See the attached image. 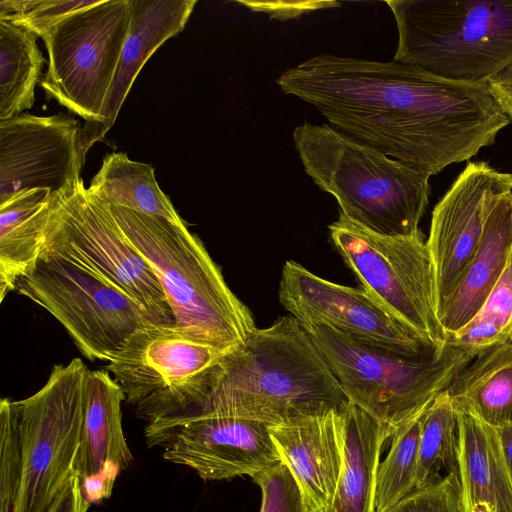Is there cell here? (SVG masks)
Masks as SVG:
<instances>
[{"instance_id": "5b68a950", "label": "cell", "mask_w": 512, "mask_h": 512, "mask_svg": "<svg viewBox=\"0 0 512 512\" xmlns=\"http://www.w3.org/2000/svg\"><path fill=\"white\" fill-rule=\"evenodd\" d=\"M395 61L484 84L512 67V0H388Z\"/></svg>"}, {"instance_id": "603a6c76", "label": "cell", "mask_w": 512, "mask_h": 512, "mask_svg": "<svg viewBox=\"0 0 512 512\" xmlns=\"http://www.w3.org/2000/svg\"><path fill=\"white\" fill-rule=\"evenodd\" d=\"M444 392L460 412L494 428L512 425V336L479 351Z\"/></svg>"}, {"instance_id": "52a82bcc", "label": "cell", "mask_w": 512, "mask_h": 512, "mask_svg": "<svg viewBox=\"0 0 512 512\" xmlns=\"http://www.w3.org/2000/svg\"><path fill=\"white\" fill-rule=\"evenodd\" d=\"M42 252L121 289L147 310L156 325L174 327L173 312L155 272L82 178L56 194Z\"/></svg>"}, {"instance_id": "74e56055", "label": "cell", "mask_w": 512, "mask_h": 512, "mask_svg": "<svg viewBox=\"0 0 512 512\" xmlns=\"http://www.w3.org/2000/svg\"><path fill=\"white\" fill-rule=\"evenodd\" d=\"M502 451L512 476V425L496 428Z\"/></svg>"}, {"instance_id": "4316f807", "label": "cell", "mask_w": 512, "mask_h": 512, "mask_svg": "<svg viewBox=\"0 0 512 512\" xmlns=\"http://www.w3.org/2000/svg\"><path fill=\"white\" fill-rule=\"evenodd\" d=\"M458 411L445 392L422 415L415 489L457 475Z\"/></svg>"}, {"instance_id": "d4e9b609", "label": "cell", "mask_w": 512, "mask_h": 512, "mask_svg": "<svg viewBox=\"0 0 512 512\" xmlns=\"http://www.w3.org/2000/svg\"><path fill=\"white\" fill-rule=\"evenodd\" d=\"M88 190L105 204L186 225L168 196L160 189L154 168L131 160L126 153L107 154Z\"/></svg>"}, {"instance_id": "d6986e66", "label": "cell", "mask_w": 512, "mask_h": 512, "mask_svg": "<svg viewBox=\"0 0 512 512\" xmlns=\"http://www.w3.org/2000/svg\"><path fill=\"white\" fill-rule=\"evenodd\" d=\"M458 432L459 511L512 512V476L497 429L458 411Z\"/></svg>"}, {"instance_id": "ffe728a7", "label": "cell", "mask_w": 512, "mask_h": 512, "mask_svg": "<svg viewBox=\"0 0 512 512\" xmlns=\"http://www.w3.org/2000/svg\"><path fill=\"white\" fill-rule=\"evenodd\" d=\"M511 253L512 191L502 195L494 204L479 246L461 281L438 310L446 338L473 319L503 273Z\"/></svg>"}, {"instance_id": "9c48e42d", "label": "cell", "mask_w": 512, "mask_h": 512, "mask_svg": "<svg viewBox=\"0 0 512 512\" xmlns=\"http://www.w3.org/2000/svg\"><path fill=\"white\" fill-rule=\"evenodd\" d=\"M328 228L361 288L425 343L442 348L446 337L438 319L433 265L423 233L384 236L341 213Z\"/></svg>"}, {"instance_id": "836d02e7", "label": "cell", "mask_w": 512, "mask_h": 512, "mask_svg": "<svg viewBox=\"0 0 512 512\" xmlns=\"http://www.w3.org/2000/svg\"><path fill=\"white\" fill-rule=\"evenodd\" d=\"M239 3L248 6L257 11L269 13L272 18L287 19L301 15L315 9L339 6L338 2H252L239 1Z\"/></svg>"}, {"instance_id": "5bb4252c", "label": "cell", "mask_w": 512, "mask_h": 512, "mask_svg": "<svg viewBox=\"0 0 512 512\" xmlns=\"http://www.w3.org/2000/svg\"><path fill=\"white\" fill-rule=\"evenodd\" d=\"M279 301L299 322L322 324L399 354L417 356L439 350L425 343L364 289L326 280L292 260L282 269Z\"/></svg>"}, {"instance_id": "d6a6232c", "label": "cell", "mask_w": 512, "mask_h": 512, "mask_svg": "<svg viewBox=\"0 0 512 512\" xmlns=\"http://www.w3.org/2000/svg\"><path fill=\"white\" fill-rule=\"evenodd\" d=\"M386 512H460L457 496V475L415 489Z\"/></svg>"}, {"instance_id": "ac0fdd59", "label": "cell", "mask_w": 512, "mask_h": 512, "mask_svg": "<svg viewBox=\"0 0 512 512\" xmlns=\"http://www.w3.org/2000/svg\"><path fill=\"white\" fill-rule=\"evenodd\" d=\"M196 0H129L131 23L100 118L85 122L78 137L83 167L88 150L112 128L141 68L168 39L185 27Z\"/></svg>"}, {"instance_id": "2e32d148", "label": "cell", "mask_w": 512, "mask_h": 512, "mask_svg": "<svg viewBox=\"0 0 512 512\" xmlns=\"http://www.w3.org/2000/svg\"><path fill=\"white\" fill-rule=\"evenodd\" d=\"M79 131L63 113L0 120V205L28 189L59 194L80 179Z\"/></svg>"}, {"instance_id": "7402d4cb", "label": "cell", "mask_w": 512, "mask_h": 512, "mask_svg": "<svg viewBox=\"0 0 512 512\" xmlns=\"http://www.w3.org/2000/svg\"><path fill=\"white\" fill-rule=\"evenodd\" d=\"M343 414V464L336 492L325 512H376L374 501L380 456L393 433L350 402Z\"/></svg>"}, {"instance_id": "4fadbf2b", "label": "cell", "mask_w": 512, "mask_h": 512, "mask_svg": "<svg viewBox=\"0 0 512 512\" xmlns=\"http://www.w3.org/2000/svg\"><path fill=\"white\" fill-rule=\"evenodd\" d=\"M149 447L162 446L163 458L192 469L208 481L252 476L279 462L268 425L230 416L199 414L148 423Z\"/></svg>"}, {"instance_id": "cb8c5ba5", "label": "cell", "mask_w": 512, "mask_h": 512, "mask_svg": "<svg viewBox=\"0 0 512 512\" xmlns=\"http://www.w3.org/2000/svg\"><path fill=\"white\" fill-rule=\"evenodd\" d=\"M55 196L28 189L0 205V302L39 259Z\"/></svg>"}, {"instance_id": "7a4b0ae2", "label": "cell", "mask_w": 512, "mask_h": 512, "mask_svg": "<svg viewBox=\"0 0 512 512\" xmlns=\"http://www.w3.org/2000/svg\"><path fill=\"white\" fill-rule=\"evenodd\" d=\"M348 403L308 332L288 315L256 328L242 345L220 358L194 415L237 417L269 426L342 411Z\"/></svg>"}, {"instance_id": "4dcf8cb0", "label": "cell", "mask_w": 512, "mask_h": 512, "mask_svg": "<svg viewBox=\"0 0 512 512\" xmlns=\"http://www.w3.org/2000/svg\"><path fill=\"white\" fill-rule=\"evenodd\" d=\"M22 472L21 450L12 400L0 402V512H14Z\"/></svg>"}, {"instance_id": "e575fe53", "label": "cell", "mask_w": 512, "mask_h": 512, "mask_svg": "<svg viewBox=\"0 0 512 512\" xmlns=\"http://www.w3.org/2000/svg\"><path fill=\"white\" fill-rule=\"evenodd\" d=\"M90 504L83 495L81 480L75 470L46 512H87Z\"/></svg>"}, {"instance_id": "44dd1931", "label": "cell", "mask_w": 512, "mask_h": 512, "mask_svg": "<svg viewBox=\"0 0 512 512\" xmlns=\"http://www.w3.org/2000/svg\"><path fill=\"white\" fill-rule=\"evenodd\" d=\"M124 394L108 371L87 370L83 395V427L75 470L81 480L106 468L127 470L133 456L124 436Z\"/></svg>"}, {"instance_id": "f1b7e54d", "label": "cell", "mask_w": 512, "mask_h": 512, "mask_svg": "<svg viewBox=\"0 0 512 512\" xmlns=\"http://www.w3.org/2000/svg\"><path fill=\"white\" fill-rule=\"evenodd\" d=\"M512 336V253L497 283L473 319L445 343L472 351L502 343Z\"/></svg>"}, {"instance_id": "83f0119b", "label": "cell", "mask_w": 512, "mask_h": 512, "mask_svg": "<svg viewBox=\"0 0 512 512\" xmlns=\"http://www.w3.org/2000/svg\"><path fill=\"white\" fill-rule=\"evenodd\" d=\"M423 413L399 428L390 439L389 452L377 471L376 512L388 511L415 490Z\"/></svg>"}, {"instance_id": "6da1fadb", "label": "cell", "mask_w": 512, "mask_h": 512, "mask_svg": "<svg viewBox=\"0 0 512 512\" xmlns=\"http://www.w3.org/2000/svg\"><path fill=\"white\" fill-rule=\"evenodd\" d=\"M276 83L335 129L429 176L470 160L510 123L488 85L395 60L324 53L284 70Z\"/></svg>"}, {"instance_id": "8d00e7d4", "label": "cell", "mask_w": 512, "mask_h": 512, "mask_svg": "<svg viewBox=\"0 0 512 512\" xmlns=\"http://www.w3.org/2000/svg\"><path fill=\"white\" fill-rule=\"evenodd\" d=\"M488 87L512 122V67L493 78Z\"/></svg>"}, {"instance_id": "e0dca14e", "label": "cell", "mask_w": 512, "mask_h": 512, "mask_svg": "<svg viewBox=\"0 0 512 512\" xmlns=\"http://www.w3.org/2000/svg\"><path fill=\"white\" fill-rule=\"evenodd\" d=\"M343 411L268 426L281 462L294 476L312 512H325L336 492L344 453Z\"/></svg>"}, {"instance_id": "d590c367", "label": "cell", "mask_w": 512, "mask_h": 512, "mask_svg": "<svg viewBox=\"0 0 512 512\" xmlns=\"http://www.w3.org/2000/svg\"><path fill=\"white\" fill-rule=\"evenodd\" d=\"M121 470L117 467L106 468L96 475L81 480L84 497L90 502H99L108 498L113 490L117 476Z\"/></svg>"}, {"instance_id": "1f68e13d", "label": "cell", "mask_w": 512, "mask_h": 512, "mask_svg": "<svg viewBox=\"0 0 512 512\" xmlns=\"http://www.w3.org/2000/svg\"><path fill=\"white\" fill-rule=\"evenodd\" d=\"M251 478L261 490L260 512H312L294 476L282 462Z\"/></svg>"}, {"instance_id": "484cf974", "label": "cell", "mask_w": 512, "mask_h": 512, "mask_svg": "<svg viewBox=\"0 0 512 512\" xmlns=\"http://www.w3.org/2000/svg\"><path fill=\"white\" fill-rule=\"evenodd\" d=\"M37 38L25 27L0 20V120L22 114L34 104L45 63Z\"/></svg>"}, {"instance_id": "277c9868", "label": "cell", "mask_w": 512, "mask_h": 512, "mask_svg": "<svg viewBox=\"0 0 512 512\" xmlns=\"http://www.w3.org/2000/svg\"><path fill=\"white\" fill-rule=\"evenodd\" d=\"M107 206L155 272L173 312V328L225 353L242 345L256 329L252 314L187 225Z\"/></svg>"}, {"instance_id": "8fae6325", "label": "cell", "mask_w": 512, "mask_h": 512, "mask_svg": "<svg viewBox=\"0 0 512 512\" xmlns=\"http://www.w3.org/2000/svg\"><path fill=\"white\" fill-rule=\"evenodd\" d=\"M15 291L53 315L92 361H110L135 332L156 325L147 310L121 289L43 252Z\"/></svg>"}, {"instance_id": "3957f363", "label": "cell", "mask_w": 512, "mask_h": 512, "mask_svg": "<svg viewBox=\"0 0 512 512\" xmlns=\"http://www.w3.org/2000/svg\"><path fill=\"white\" fill-rule=\"evenodd\" d=\"M293 141L305 172L341 214L384 236H408L429 204L430 176L335 129L304 122Z\"/></svg>"}, {"instance_id": "9a60e30c", "label": "cell", "mask_w": 512, "mask_h": 512, "mask_svg": "<svg viewBox=\"0 0 512 512\" xmlns=\"http://www.w3.org/2000/svg\"><path fill=\"white\" fill-rule=\"evenodd\" d=\"M512 191V174L486 161L468 162L435 205L426 240L438 310L454 292L473 258L490 211Z\"/></svg>"}, {"instance_id": "ba28073f", "label": "cell", "mask_w": 512, "mask_h": 512, "mask_svg": "<svg viewBox=\"0 0 512 512\" xmlns=\"http://www.w3.org/2000/svg\"><path fill=\"white\" fill-rule=\"evenodd\" d=\"M87 370L80 358L54 365L40 390L12 401L22 461L14 512H46L75 471Z\"/></svg>"}, {"instance_id": "8992f818", "label": "cell", "mask_w": 512, "mask_h": 512, "mask_svg": "<svg viewBox=\"0 0 512 512\" xmlns=\"http://www.w3.org/2000/svg\"><path fill=\"white\" fill-rule=\"evenodd\" d=\"M300 323L348 401L393 434L422 414L477 355L448 343L429 354L403 355L356 340L322 324Z\"/></svg>"}, {"instance_id": "30bf717a", "label": "cell", "mask_w": 512, "mask_h": 512, "mask_svg": "<svg viewBox=\"0 0 512 512\" xmlns=\"http://www.w3.org/2000/svg\"><path fill=\"white\" fill-rule=\"evenodd\" d=\"M224 354L173 327L149 325L135 332L104 369L120 386L124 402L152 423L194 415Z\"/></svg>"}, {"instance_id": "7c38bea8", "label": "cell", "mask_w": 512, "mask_h": 512, "mask_svg": "<svg viewBox=\"0 0 512 512\" xmlns=\"http://www.w3.org/2000/svg\"><path fill=\"white\" fill-rule=\"evenodd\" d=\"M131 23L129 0H99L71 14L42 40L49 62L41 86L85 122L97 121Z\"/></svg>"}, {"instance_id": "f546056e", "label": "cell", "mask_w": 512, "mask_h": 512, "mask_svg": "<svg viewBox=\"0 0 512 512\" xmlns=\"http://www.w3.org/2000/svg\"><path fill=\"white\" fill-rule=\"evenodd\" d=\"M98 2L99 0H1L0 20L25 27L43 38L71 14Z\"/></svg>"}]
</instances>
